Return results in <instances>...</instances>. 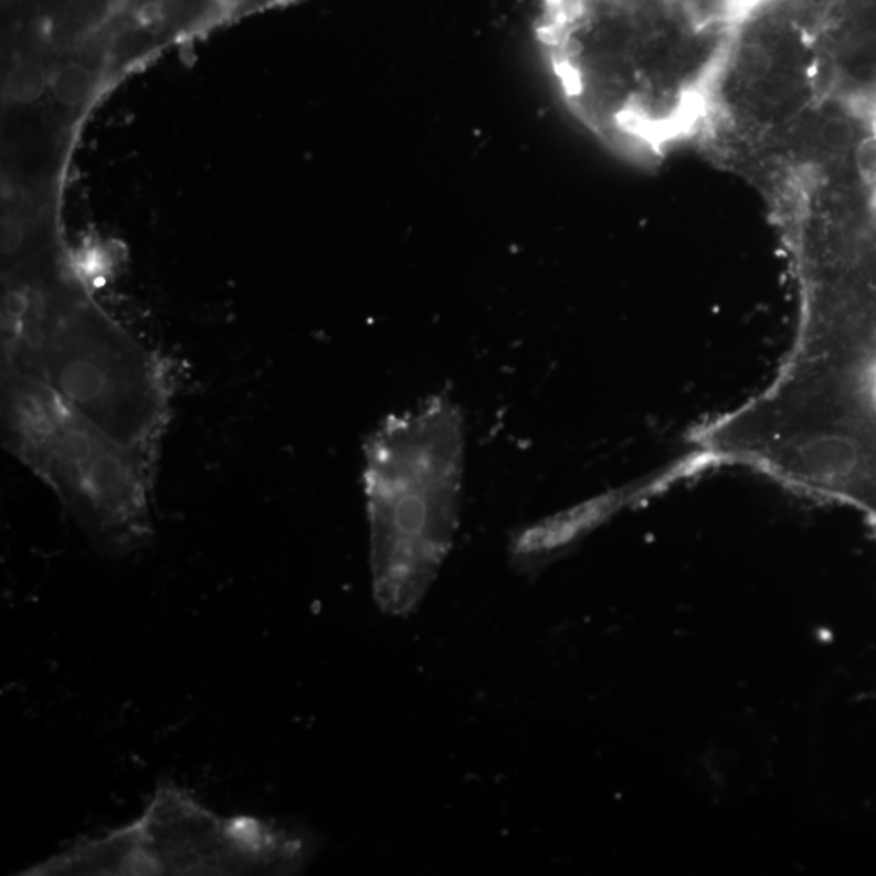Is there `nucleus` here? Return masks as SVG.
<instances>
[{"instance_id": "nucleus-5", "label": "nucleus", "mask_w": 876, "mask_h": 876, "mask_svg": "<svg viewBox=\"0 0 876 876\" xmlns=\"http://www.w3.org/2000/svg\"><path fill=\"white\" fill-rule=\"evenodd\" d=\"M647 489V487H645ZM635 487V490H618L595 498L590 504L571 508L566 514L550 516L541 521L532 523L511 536L510 553L511 566L519 573L531 574L542 570L557 559L568 546H571L581 536L598 526L599 523L614 515L623 505L645 490Z\"/></svg>"}, {"instance_id": "nucleus-3", "label": "nucleus", "mask_w": 876, "mask_h": 876, "mask_svg": "<svg viewBox=\"0 0 876 876\" xmlns=\"http://www.w3.org/2000/svg\"><path fill=\"white\" fill-rule=\"evenodd\" d=\"M2 443L54 490L96 549L127 556L154 535V456L117 442L46 383L2 366Z\"/></svg>"}, {"instance_id": "nucleus-1", "label": "nucleus", "mask_w": 876, "mask_h": 876, "mask_svg": "<svg viewBox=\"0 0 876 876\" xmlns=\"http://www.w3.org/2000/svg\"><path fill=\"white\" fill-rule=\"evenodd\" d=\"M85 286L72 272L7 284L2 366L46 383L110 437L156 458L171 414V377Z\"/></svg>"}, {"instance_id": "nucleus-7", "label": "nucleus", "mask_w": 876, "mask_h": 876, "mask_svg": "<svg viewBox=\"0 0 876 876\" xmlns=\"http://www.w3.org/2000/svg\"><path fill=\"white\" fill-rule=\"evenodd\" d=\"M96 72L78 59L59 62L51 67L50 95L64 109H77L92 96Z\"/></svg>"}, {"instance_id": "nucleus-2", "label": "nucleus", "mask_w": 876, "mask_h": 876, "mask_svg": "<svg viewBox=\"0 0 876 876\" xmlns=\"http://www.w3.org/2000/svg\"><path fill=\"white\" fill-rule=\"evenodd\" d=\"M466 422L435 394L383 419L363 445L373 601L408 618L452 552L462 518Z\"/></svg>"}, {"instance_id": "nucleus-4", "label": "nucleus", "mask_w": 876, "mask_h": 876, "mask_svg": "<svg viewBox=\"0 0 876 876\" xmlns=\"http://www.w3.org/2000/svg\"><path fill=\"white\" fill-rule=\"evenodd\" d=\"M317 851L307 831L218 815L165 779L129 825L74 844L22 875H294Z\"/></svg>"}, {"instance_id": "nucleus-6", "label": "nucleus", "mask_w": 876, "mask_h": 876, "mask_svg": "<svg viewBox=\"0 0 876 876\" xmlns=\"http://www.w3.org/2000/svg\"><path fill=\"white\" fill-rule=\"evenodd\" d=\"M51 67L38 59H17L7 72L3 95L13 106H33L50 92Z\"/></svg>"}]
</instances>
